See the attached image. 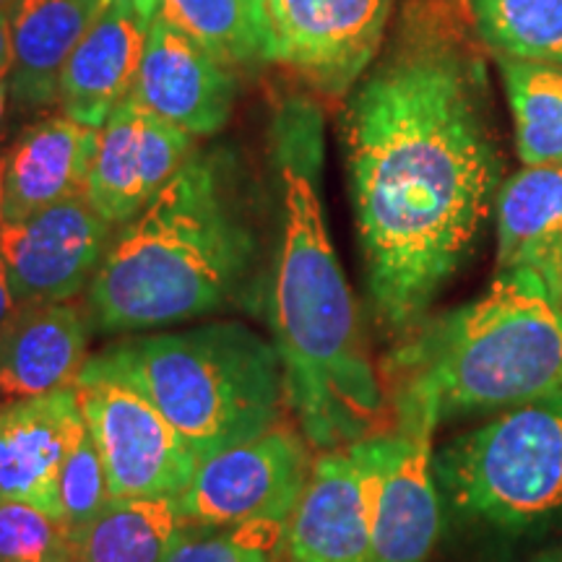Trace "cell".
<instances>
[{
  "label": "cell",
  "mask_w": 562,
  "mask_h": 562,
  "mask_svg": "<svg viewBox=\"0 0 562 562\" xmlns=\"http://www.w3.org/2000/svg\"><path fill=\"white\" fill-rule=\"evenodd\" d=\"M341 140L372 313L406 339L474 256L503 188L482 66L451 42L404 40L351 89Z\"/></svg>",
  "instance_id": "obj_1"
},
{
  "label": "cell",
  "mask_w": 562,
  "mask_h": 562,
  "mask_svg": "<svg viewBox=\"0 0 562 562\" xmlns=\"http://www.w3.org/2000/svg\"><path fill=\"white\" fill-rule=\"evenodd\" d=\"M269 138L279 232L266 315L284 370L286 406L311 446L328 451L372 435L385 398L323 220L321 110L305 97H284L273 110Z\"/></svg>",
  "instance_id": "obj_2"
},
{
  "label": "cell",
  "mask_w": 562,
  "mask_h": 562,
  "mask_svg": "<svg viewBox=\"0 0 562 562\" xmlns=\"http://www.w3.org/2000/svg\"><path fill=\"white\" fill-rule=\"evenodd\" d=\"M258 201L227 146L182 165L136 220L117 229L87 290L94 331L131 334L266 300Z\"/></svg>",
  "instance_id": "obj_3"
},
{
  "label": "cell",
  "mask_w": 562,
  "mask_h": 562,
  "mask_svg": "<svg viewBox=\"0 0 562 562\" xmlns=\"http://www.w3.org/2000/svg\"><path fill=\"white\" fill-rule=\"evenodd\" d=\"M389 368L425 378L440 419L533 402L562 391V305L537 271H497L480 300L406 336Z\"/></svg>",
  "instance_id": "obj_4"
},
{
  "label": "cell",
  "mask_w": 562,
  "mask_h": 562,
  "mask_svg": "<svg viewBox=\"0 0 562 562\" xmlns=\"http://www.w3.org/2000/svg\"><path fill=\"white\" fill-rule=\"evenodd\" d=\"M100 357L151 398L199 463L271 430L286 406L277 347L237 321L133 336Z\"/></svg>",
  "instance_id": "obj_5"
},
{
  "label": "cell",
  "mask_w": 562,
  "mask_h": 562,
  "mask_svg": "<svg viewBox=\"0 0 562 562\" xmlns=\"http://www.w3.org/2000/svg\"><path fill=\"white\" fill-rule=\"evenodd\" d=\"M456 513L524 537L562 524V391L503 409L435 453Z\"/></svg>",
  "instance_id": "obj_6"
},
{
  "label": "cell",
  "mask_w": 562,
  "mask_h": 562,
  "mask_svg": "<svg viewBox=\"0 0 562 562\" xmlns=\"http://www.w3.org/2000/svg\"><path fill=\"white\" fill-rule=\"evenodd\" d=\"M76 393L112 497H180L188 490L199 456L131 378L94 357Z\"/></svg>",
  "instance_id": "obj_7"
},
{
  "label": "cell",
  "mask_w": 562,
  "mask_h": 562,
  "mask_svg": "<svg viewBox=\"0 0 562 562\" xmlns=\"http://www.w3.org/2000/svg\"><path fill=\"white\" fill-rule=\"evenodd\" d=\"M391 375L396 381L393 427L383 432L372 547L375 562H427L442 526L432 451L440 402L425 378L414 372Z\"/></svg>",
  "instance_id": "obj_8"
},
{
  "label": "cell",
  "mask_w": 562,
  "mask_h": 562,
  "mask_svg": "<svg viewBox=\"0 0 562 562\" xmlns=\"http://www.w3.org/2000/svg\"><path fill=\"white\" fill-rule=\"evenodd\" d=\"M311 440L292 425L209 456L180 495L182 518L206 526L286 524L313 469Z\"/></svg>",
  "instance_id": "obj_9"
},
{
  "label": "cell",
  "mask_w": 562,
  "mask_h": 562,
  "mask_svg": "<svg viewBox=\"0 0 562 562\" xmlns=\"http://www.w3.org/2000/svg\"><path fill=\"white\" fill-rule=\"evenodd\" d=\"M383 461V432L328 448L313 459L311 476L286 518L290 562H375L372 526Z\"/></svg>",
  "instance_id": "obj_10"
},
{
  "label": "cell",
  "mask_w": 562,
  "mask_h": 562,
  "mask_svg": "<svg viewBox=\"0 0 562 562\" xmlns=\"http://www.w3.org/2000/svg\"><path fill=\"white\" fill-rule=\"evenodd\" d=\"M393 0H266L271 63L307 87L344 97L383 45Z\"/></svg>",
  "instance_id": "obj_11"
},
{
  "label": "cell",
  "mask_w": 562,
  "mask_h": 562,
  "mask_svg": "<svg viewBox=\"0 0 562 562\" xmlns=\"http://www.w3.org/2000/svg\"><path fill=\"white\" fill-rule=\"evenodd\" d=\"M117 227L91 206L87 193L16 222H0V258L16 305L66 302L87 292Z\"/></svg>",
  "instance_id": "obj_12"
},
{
  "label": "cell",
  "mask_w": 562,
  "mask_h": 562,
  "mask_svg": "<svg viewBox=\"0 0 562 562\" xmlns=\"http://www.w3.org/2000/svg\"><path fill=\"white\" fill-rule=\"evenodd\" d=\"M193 154L195 136L128 97L100 128L87 199L121 229L157 199Z\"/></svg>",
  "instance_id": "obj_13"
},
{
  "label": "cell",
  "mask_w": 562,
  "mask_h": 562,
  "mask_svg": "<svg viewBox=\"0 0 562 562\" xmlns=\"http://www.w3.org/2000/svg\"><path fill=\"white\" fill-rule=\"evenodd\" d=\"M131 97L191 136L209 138L229 123L237 79L206 47L154 16Z\"/></svg>",
  "instance_id": "obj_14"
},
{
  "label": "cell",
  "mask_w": 562,
  "mask_h": 562,
  "mask_svg": "<svg viewBox=\"0 0 562 562\" xmlns=\"http://www.w3.org/2000/svg\"><path fill=\"white\" fill-rule=\"evenodd\" d=\"M76 385L0 406V501H24L63 518V461L81 438Z\"/></svg>",
  "instance_id": "obj_15"
},
{
  "label": "cell",
  "mask_w": 562,
  "mask_h": 562,
  "mask_svg": "<svg viewBox=\"0 0 562 562\" xmlns=\"http://www.w3.org/2000/svg\"><path fill=\"white\" fill-rule=\"evenodd\" d=\"M91 331L89 307L74 300L16 305L0 326V406L76 385Z\"/></svg>",
  "instance_id": "obj_16"
},
{
  "label": "cell",
  "mask_w": 562,
  "mask_h": 562,
  "mask_svg": "<svg viewBox=\"0 0 562 562\" xmlns=\"http://www.w3.org/2000/svg\"><path fill=\"white\" fill-rule=\"evenodd\" d=\"M100 128L68 115H47L32 123L3 149L0 165V222L24 216L87 193Z\"/></svg>",
  "instance_id": "obj_17"
},
{
  "label": "cell",
  "mask_w": 562,
  "mask_h": 562,
  "mask_svg": "<svg viewBox=\"0 0 562 562\" xmlns=\"http://www.w3.org/2000/svg\"><path fill=\"white\" fill-rule=\"evenodd\" d=\"M149 21L125 0H102L76 50L63 68L58 104L63 115L102 128L110 112L128 100L144 58Z\"/></svg>",
  "instance_id": "obj_18"
},
{
  "label": "cell",
  "mask_w": 562,
  "mask_h": 562,
  "mask_svg": "<svg viewBox=\"0 0 562 562\" xmlns=\"http://www.w3.org/2000/svg\"><path fill=\"white\" fill-rule=\"evenodd\" d=\"M495 214L497 271H537L562 305V165H531L505 180Z\"/></svg>",
  "instance_id": "obj_19"
},
{
  "label": "cell",
  "mask_w": 562,
  "mask_h": 562,
  "mask_svg": "<svg viewBox=\"0 0 562 562\" xmlns=\"http://www.w3.org/2000/svg\"><path fill=\"white\" fill-rule=\"evenodd\" d=\"M102 0H16L11 5V102L24 110L58 102L63 68Z\"/></svg>",
  "instance_id": "obj_20"
},
{
  "label": "cell",
  "mask_w": 562,
  "mask_h": 562,
  "mask_svg": "<svg viewBox=\"0 0 562 562\" xmlns=\"http://www.w3.org/2000/svg\"><path fill=\"white\" fill-rule=\"evenodd\" d=\"M182 526L180 497H112L74 529V562H165Z\"/></svg>",
  "instance_id": "obj_21"
},
{
  "label": "cell",
  "mask_w": 562,
  "mask_h": 562,
  "mask_svg": "<svg viewBox=\"0 0 562 562\" xmlns=\"http://www.w3.org/2000/svg\"><path fill=\"white\" fill-rule=\"evenodd\" d=\"M157 16L206 47L224 66L271 63L266 0H161Z\"/></svg>",
  "instance_id": "obj_22"
},
{
  "label": "cell",
  "mask_w": 562,
  "mask_h": 562,
  "mask_svg": "<svg viewBox=\"0 0 562 562\" xmlns=\"http://www.w3.org/2000/svg\"><path fill=\"white\" fill-rule=\"evenodd\" d=\"M505 94L526 167L562 165V68L501 58Z\"/></svg>",
  "instance_id": "obj_23"
},
{
  "label": "cell",
  "mask_w": 562,
  "mask_h": 562,
  "mask_svg": "<svg viewBox=\"0 0 562 562\" xmlns=\"http://www.w3.org/2000/svg\"><path fill=\"white\" fill-rule=\"evenodd\" d=\"M476 30L501 58L562 68V0H469Z\"/></svg>",
  "instance_id": "obj_24"
},
{
  "label": "cell",
  "mask_w": 562,
  "mask_h": 562,
  "mask_svg": "<svg viewBox=\"0 0 562 562\" xmlns=\"http://www.w3.org/2000/svg\"><path fill=\"white\" fill-rule=\"evenodd\" d=\"M0 562H74V531L24 501H0Z\"/></svg>",
  "instance_id": "obj_25"
},
{
  "label": "cell",
  "mask_w": 562,
  "mask_h": 562,
  "mask_svg": "<svg viewBox=\"0 0 562 562\" xmlns=\"http://www.w3.org/2000/svg\"><path fill=\"white\" fill-rule=\"evenodd\" d=\"M284 526L252 521L243 526H206L186 521L165 562H248L252 554L281 544Z\"/></svg>",
  "instance_id": "obj_26"
},
{
  "label": "cell",
  "mask_w": 562,
  "mask_h": 562,
  "mask_svg": "<svg viewBox=\"0 0 562 562\" xmlns=\"http://www.w3.org/2000/svg\"><path fill=\"white\" fill-rule=\"evenodd\" d=\"M60 513L70 531L89 524L97 513L108 508L112 501L110 480L104 472V461L89 427H83L81 438L70 448L60 469L58 482Z\"/></svg>",
  "instance_id": "obj_27"
},
{
  "label": "cell",
  "mask_w": 562,
  "mask_h": 562,
  "mask_svg": "<svg viewBox=\"0 0 562 562\" xmlns=\"http://www.w3.org/2000/svg\"><path fill=\"white\" fill-rule=\"evenodd\" d=\"M11 70V9L0 11V76Z\"/></svg>",
  "instance_id": "obj_28"
},
{
  "label": "cell",
  "mask_w": 562,
  "mask_h": 562,
  "mask_svg": "<svg viewBox=\"0 0 562 562\" xmlns=\"http://www.w3.org/2000/svg\"><path fill=\"white\" fill-rule=\"evenodd\" d=\"M16 311V300H13L9 271H5L3 258H0V326L11 318V313Z\"/></svg>",
  "instance_id": "obj_29"
},
{
  "label": "cell",
  "mask_w": 562,
  "mask_h": 562,
  "mask_svg": "<svg viewBox=\"0 0 562 562\" xmlns=\"http://www.w3.org/2000/svg\"><path fill=\"white\" fill-rule=\"evenodd\" d=\"M9 104H11L9 76H0V149H3V133H5V117H9Z\"/></svg>",
  "instance_id": "obj_30"
},
{
  "label": "cell",
  "mask_w": 562,
  "mask_h": 562,
  "mask_svg": "<svg viewBox=\"0 0 562 562\" xmlns=\"http://www.w3.org/2000/svg\"><path fill=\"white\" fill-rule=\"evenodd\" d=\"M125 3H131L133 9L138 11V16L146 19V21H149V24H151L154 16H157L161 0H125Z\"/></svg>",
  "instance_id": "obj_31"
},
{
  "label": "cell",
  "mask_w": 562,
  "mask_h": 562,
  "mask_svg": "<svg viewBox=\"0 0 562 562\" xmlns=\"http://www.w3.org/2000/svg\"><path fill=\"white\" fill-rule=\"evenodd\" d=\"M529 562H562V544L552 547V550H544V552L533 554Z\"/></svg>",
  "instance_id": "obj_32"
},
{
  "label": "cell",
  "mask_w": 562,
  "mask_h": 562,
  "mask_svg": "<svg viewBox=\"0 0 562 562\" xmlns=\"http://www.w3.org/2000/svg\"><path fill=\"white\" fill-rule=\"evenodd\" d=\"M248 562H273V558H271L269 550H261V552L252 554V558H250Z\"/></svg>",
  "instance_id": "obj_33"
},
{
  "label": "cell",
  "mask_w": 562,
  "mask_h": 562,
  "mask_svg": "<svg viewBox=\"0 0 562 562\" xmlns=\"http://www.w3.org/2000/svg\"><path fill=\"white\" fill-rule=\"evenodd\" d=\"M13 3H16V0H0V11H3V9H11Z\"/></svg>",
  "instance_id": "obj_34"
},
{
  "label": "cell",
  "mask_w": 562,
  "mask_h": 562,
  "mask_svg": "<svg viewBox=\"0 0 562 562\" xmlns=\"http://www.w3.org/2000/svg\"><path fill=\"white\" fill-rule=\"evenodd\" d=\"M0 165H3V149H0Z\"/></svg>",
  "instance_id": "obj_35"
}]
</instances>
